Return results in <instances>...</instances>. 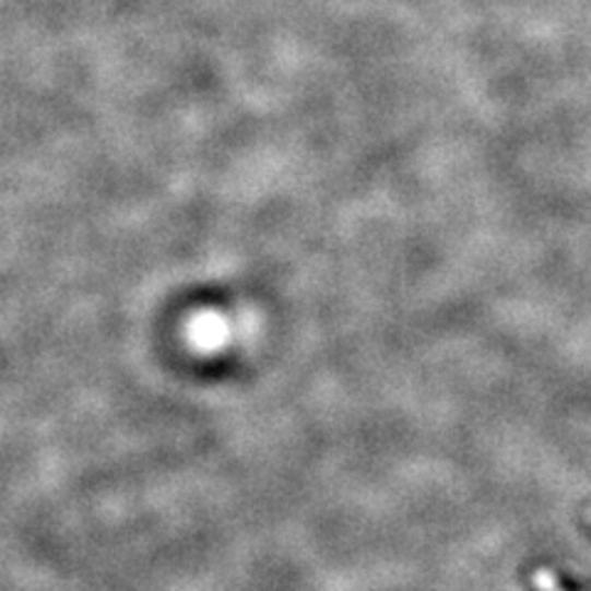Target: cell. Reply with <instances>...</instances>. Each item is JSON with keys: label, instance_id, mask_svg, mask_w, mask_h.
Wrapping results in <instances>:
<instances>
[{"label": "cell", "instance_id": "cell-1", "mask_svg": "<svg viewBox=\"0 0 591 591\" xmlns=\"http://www.w3.org/2000/svg\"><path fill=\"white\" fill-rule=\"evenodd\" d=\"M532 581H535V587L540 591H562L559 584H557V577L552 575L549 569H540L537 575H535V579H532Z\"/></svg>", "mask_w": 591, "mask_h": 591}]
</instances>
